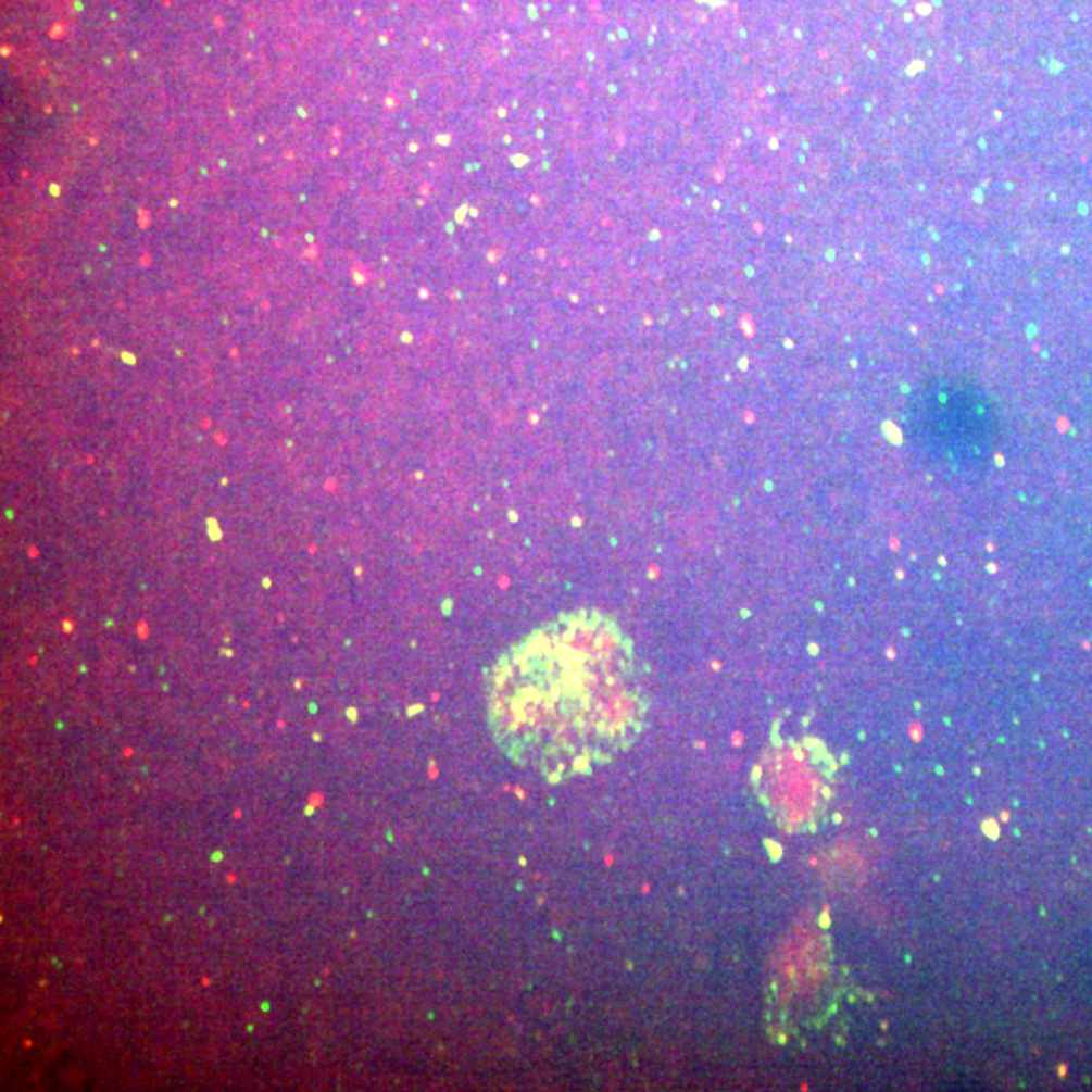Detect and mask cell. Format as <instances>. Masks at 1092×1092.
<instances>
[{"label":"cell","mask_w":1092,"mask_h":1092,"mask_svg":"<svg viewBox=\"0 0 1092 1092\" xmlns=\"http://www.w3.org/2000/svg\"><path fill=\"white\" fill-rule=\"evenodd\" d=\"M486 688L500 751L549 781L624 755L650 713L640 655L622 626L595 610L561 613L512 643Z\"/></svg>","instance_id":"6da1fadb"}]
</instances>
